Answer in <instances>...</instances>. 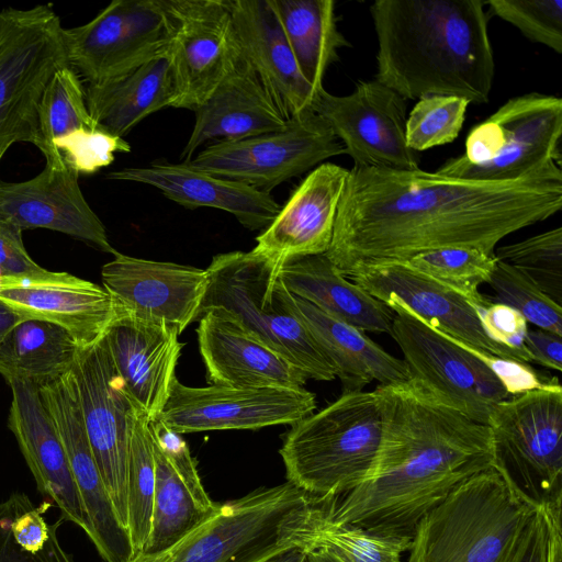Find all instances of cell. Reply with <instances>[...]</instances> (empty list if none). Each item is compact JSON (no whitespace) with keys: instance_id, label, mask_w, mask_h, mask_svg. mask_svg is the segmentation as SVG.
<instances>
[{"instance_id":"8992f818","label":"cell","mask_w":562,"mask_h":562,"mask_svg":"<svg viewBox=\"0 0 562 562\" xmlns=\"http://www.w3.org/2000/svg\"><path fill=\"white\" fill-rule=\"evenodd\" d=\"M281 266L252 250L214 256L206 268L209 284L198 317L221 307L307 379L331 381L336 370L295 314Z\"/></svg>"},{"instance_id":"ba28073f","label":"cell","mask_w":562,"mask_h":562,"mask_svg":"<svg viewBox=\"0 0 562 562\" xmlns=\"http://www.w3.org/2000/svg\"><path fill=\"white\" fill-rule=\"evenodd\" d=\"M531 510L494 469L481 472L422 517L406 562H498Z\"/></svg>"},{"instance_id":"3957f363","label":"cell","mask_w":562,"mask_h":562,"mask_svg":"<svg viewBox=\"0 0 562 562\" xmlns=\"http://www.w3.org/2000/svg\"><path fill=\"white\" fill-rule=\"evenodd\" d=\"M482 0H376L378 82L405 100L451 95L486 103L494 56Z\"/></svg>"},{"instance_id":"9c48e42d","label":"cell","mask_w":562,"mask_h":562,"mask_svg":"<svg viewBox=\"0 0 562 562\" xmlns=\"http://www.w3.org/2000/svg\"><path fill=\"white\" fill-rule=\"evenodd\" d=\"M562 100L538 92L515 97L471 128L464 154L437 173L476 181H509L561 165Z\"/></svg>"},{"instance_id":"7bdbcfd3","label":"cell","mask_w":562,"mask_h":562,"mask_svg":"<svg viewBox=\"0 0 562 562\" xmlns=\"http://www.w3.org/2000/svg\"><path fill=\"white\" fill-rule=\"evenodd\" d=\"M485 4L532 42L562 53V0H490Z\"/></svg>"},{"instance_id":"8d00e7d4","label":"cell","mask_w":562,"mask_h":562,"mask_svg":"<svg viewBox=\"0 0 562 562\" xmlns=\"http://www.w3.org/2000/svg\"><path fill=\"white\" fill-rule=\"evenodd\" d=\"M155 479L149 419L136 406L132 420L127 467V531L134 557L142 553L149 536Z\"/></svg>"},{"instance_id":"bcb514c9","label":"cell","mask_w":562,"mask_h":562,"mask_svg":"<svg viewBox=\"0 0 562 562\" xmlns=\"http://www.w3.org/2000/svg\"><path fill=\"white\" fill-rule=\"evenodd\" d=\"M553 514L543 509L531 510L498 562H548Z\"/></svg>"},{"instance_id":"e575fe53","label":"cell","mask_w":562,"mask_h":562,"mask_svg":"<svg viewBox=\"0 0 562 562\" xmlns=\"http://www.w3.org/2000/svg\"><path fill=\"white\" fill-rule=\"evenodd\" d=\"M80 348L64 328L40 319L19 322L0 342V374L42 385L68 373Z\"/></svg>"},{"instance_id":"f1b7e54d","label":"cell","mask_w":562,"mask_h":562,"mask_svg":"<svg viewBox=\"0 0 562 562\" xmlns=\"http://www.w3.org/2000/svg\"><path fill=\"white\" fill-rule=\"evenodd\" d=\"M106 178L151 186L190 210L205 206L228 212L250 231L268 227L281 207L269 193L201 171L188 162L156 161L146 167H125L109 172Z\"/></svg>"},{"instance_id":"277c9868","label":"cell","mask_w":562,"mask_h":562,"mask_svg":"<svg viewBox=\"0 0 562 562\" xmlns=\"http://www.w3.org/2000/svg\"><path fill=\"white\" fill-rule=\"evenodd\" d=\"M384 431L380 392L342 393L286 434L280 456L288 482L323 502H333L373 475Z\"/></svg>"},{"instance_id":"836d02e7","label":"cell","mask_w":562,"mask_h":562,"mask_svg":"<svg viewBox=\"0 0 562 562\" xmlns=\"http://www.w3.org/2000/svg\"><path fill=\"white\" fill-rule=\"evenodd\" d=\"M274 11L297 67L310 86L319 92L327 68L338 50L349 47L339 32L333 0H268Z\"/></svg>"},{"instance_id":"6da1fadb","label":"cell","mask_w":562,"mask_h":562,"mask_svg":"<svg viewBox=\"0 0 562 562\" xmlns=\"http://www.w3.org/2000/svg\"><path fill=\"white\" fill-rule=\"evenodd\" d=\"M561 207L562 170L555 162L509 181L353 166L326 256L346 277L360 266L402 262L439 248L493 255L504 237Z\"/></svg>"},{"instance_id":"4fadbf2b","label":"cell","mask_w":562,"mask_h":562,"mask_svg":"<svg viewBox=\"0 0 562 562\" xmlns=\"http://www.w3.org/2000/svg\"><path fill=\"white\" fill-rule=\"evenodd\" d=\"M345 154L342 143L315 112L291 117L274 132L238 140H217L188 164L269 193L327 158Z\"/></svg>"},{"instance_id":"f907efd6","label":"cell","mask_w":562,"mask_h":562,"mask_svg":"<svg viewBox=\"0 0 562 562\" xmlns=\"http://www.w3.org/2000/svg\"><path fill=\"white\" fill-rule=\"evenodd\" d=\"M525 349L531 360L552 370H562V336L540 328L528 329Z\"/></svg>"},{"instance_id":"484cf974","label":"cell","mask_w":562,"mask_h":562,"mask_svg":"<svg viewBox=\"0 0 562 562\" xmlns=\"http://www.w3.org/2000/svg\"><path fill=\"white\" fill-rule=\"evenodd\" d=\"M196 321L199 350L212 385L301 389L308 380L225 310L211 307Z\"/></svg>"},{"instance_id":"db71d44e","label":"cell","mask_w":562,"mask_h":562,"mask_svg":"<svg viewBox=\"0 0 562 562\" xmlns=\"http://www.w3.org/2000/svg\"><path fill=\"white\" fill-rule=\"evenodd\" d=\"M22 319L13 310L0 301V342Z\"/></svg>"},{"instance_id":"ffe728a7","label":"cell","mask_w":562,"mask_h":562,"mask_svg":"<svg viewBox=\"0 0 562 562\" xmlns=\"http://www.w3.org/2000/svg\"><path fill=\"white\" fill-rule=\"evenodd\" d=\"M104 289L126 314L175 327L196 321L209 284L206 269L117 252L101 270Z\"/></svg>"},{"instance_id":"60d3db41","label":"cell","mask_w":562,"mask_h":562,"mask_svg":"<svg viewBox=\"0 0 562 562\" xmlns=\"http://www.w3.org/2000/svg\"><path fill=\"white\" fill-rule=\"evenodd\" d=\"M495 293V303L516 310L527 323L562 336V307L546 295L529 278L496 259L487 282Z\"/></svg>"},{"instance_id":"30bf717a","label":"cell","mask_w":562,"mask_h":562,"mask_svg":"<svg viewBox=\"0 0 562 562\" xmlns=\"http://www.w3.org/2000/svg\"><path fill=\"white\" fill-rule=\"evenodd\" d=\"M65 66L64 27L50 4L0 11V161L15 143L37 145L40 99Z\"/></svg>"},{"instance_id":"d4e9b609","label":"cell","mask_w":562,"mask_h":562,"mask_svg":"<svg viewBox=\"0 0 562 562\" xmlns=\"http://www.w3.org/2000/svg\"><path fill=\"white\" fill-rule=\"evenodd\" d=\"M348 173V169L331 162L314 168L256 238L252 251L280 265L326 254Z\"/></svg>"},{"instance_id":"8fae6325","label":"cell","mask_w":562,"mask_h":562,"mask_svg":"<svg viewBox=\"0 0 562 562\" xmlns=\"http://www.w3.org/2000/svg\"><path fill=\"white\" fill-rule=\"evenodd\" d=\"M382 303L395 313L390 335L404 356L411 382L472 420L487 425L494 408L510 397L502 382L398 299L390 296Z\"/></svg>"},{"instance_id":"d6a6232c","label":"cell","mask_w":562,"mask_h":562,"mask_svg":"<svg viewBox=\"0 0 562 562\" xmlns=\"http://www.w3.org/2000/svg\"><path fill=\"white\" fill-rule=\"evenodd\" d=\"M178 93L168 56L105 85H88L86 102L99 128L123 137L148 115L175 106Z\"/></svg>"},{"instance_id":"7dc6e473","label":"cell","mask_w":562,"mask_h":562,"mask_svg":"<svg viewBox=\"0 0 562 562\" xmlns=\"http://www.w3.org/2000/svg\"><path fill=\"white\" fill-rule=\"evenodd\" d=\"M472 306L488 338L519 353L526 363L531 362L524 346L528 323L521 314L508 305L486 299Z\"/></svg>"},{"instance_id":"d6986e66","label":"cell","mask_w":562,"mask_h":562,"mask_svg":"<svg viewBox=\"0 0 562 562\" xmlns=\"http://www.w3.org/2000/svg\"><path fill=\"white\" fill-rule=\"evenodd\" d=\"M0 301L21 318L55 324L80 350L100 342L125 310L104 289L67 272L23 279L0 276Z\"/></svg>"},{"instance_id":"4dcf8cb0","label":"cell","mask_w":562,"mask_h":562,"mask_svg":"<svg viewBox=\"0 0 562 562\" xmlns=\"http://www.w3.org/2000/svg\"><path fill=\"white\" fill-rule=\"evenodd\" d=\"M293 310L333 363L342 393L363 391L373 381L380 385L411 381L405 362L386 352L363 330L295 295Z\"/></svg>"},{"instance_id":"ee69618b","label":"cell","mask_w":562,"mask_h":562,"mask_svg":"<svg viewBox=\"0 0 562 562\" xmlns=\"http://www.w3.org/2000/svg\"><path fill=\"white\" fill-rule=\"evenodd\" d=\"M55 154L78 175H92L114 161L115 153L131 151L123 137L101 128H80L53 142Z\"/></svg>"},{"instance_id":"c3c4849f","label":"cell","mask_w":562,"mask_h":562,"mask_svg":"<svg viewBox=\"0 0 562 562\" xmlns=\"http://www.w3.org/2000/svg\"><path fill=\"white\" fill-rule=\"evenodd\" d=\"M22 229L0 221V276L11 278H43L50 271L38 266L27 254Z\"/></svg>"},{"instance_id":"11a10c76","label":"cell","mask_w":562,"mask_h":562,"mask_svg":"<svg viewBox=\"0 0 562 562\" xmlns=\"http://www.w3.org/2000/svg\"><path fill=\"white\" fill-rule=\"evenodd\" d=\"M304 562H344L340 558H338L333 552L326 549H311L306 553V558Z\"/></svg>"},{"instance_id":"7402d4cb","label":"cell","mask_w":562,"mask_h":562,"mask_svg":"<svg viewBox=\"0 0 562 562\" xmlns=\"http://www.w3.org/2000/svg\"><path fill=\"white\" fill-rule=\"evenodd\" d=\"M0 221L22 231H56L101 251L117 254L82 194L79 175L64 162L46 164L38 175L25 181H0Z\"/></svg>"},{"instance_id":"7a4b0ae2","label":"cell","mask_w":562,"mask_h":562,"mask_svg":"<svg viewBox=\"0 0 562 562\" xmlns=\"http://www.w3.org/2000/svg\"><path fill=\"white\" fill-rule=\"evenodd\" d=\"M384 431L372 477L331 503L326 518L412 538L430 509L472 476L493 469L487 425L414 384L378 385Z\"/></svg>"},{"instance_id":"44dd1931","label":"cell","mask_w":562,"mask_h":562,"mask_svg":"<svg viewBox=\"0 0 562 562\" xmlns=\"http://www.w3.org/2000/svg\"><path fill=\"white\" fill-rule=\"evenodd\" d=\"M149 428L156 479L150 531L142 555L169 549L211 519L221 506L204 490L196 462L181 435L159 419L149 422Z\"/></svg>"},{"instance_id":"7c38bea8","label":"cell","mask_w":562,"mask_h":562,"mask_svg":"<svg viewBox=\"0 0 562 562\" xmlns=\"http://www.w3.org/2000/svg\"><path fill=\"white\" fill-rule=\"evenodd\" d=\"M170 25L162 0H113L91 21L64 29L69 66L88 85H105L168 56Z\"/></svg>"},{"instance_id":"f35d334b","label":"cell","mask_w":562,"mask_h":562,"mask_svg":"<svg viewBox=\"0 0 562 562\" xmlns=\"http://www.w3.org/2000/svg\"><path fill=\"white\" fill-rule=\"evenodd\" d=\"M503 261L529 278L557 304L562 303V227L549 229L494 251Z\"/></svg>"},{"instance_id":"2e32d148","label":"cell","mask_w":562,"mask_h":562,"mask_svg":"<svg viewBox=\"0 0 562 562\" xmlns=\"http://www.w3.org/2000/svg\"><path fill=\"white\" fill-rule=\"evenodd\" d=\"M315 408V394L304 387H193L176 376L158 419L182 435L294 425Z\"/></svg>"},{"instance_id":"603a6c76","label":"cell","mask_w":562,"mask_h":562,"mask_svg":"<svg viewBox=\"0 0 562 562\" xmlns=\"http://www.w3.org/2000/svg\"><path fill=\"white\" fill-rule=\"evenodd\" d=\"M346 277L380 302L394 296L428 325L495 356L526 363L484 333L470 301L403 262L355 268Z\"/></svg>"},{"instance_id":"816d5d0a","label":"cell","mask_w":562,"mask_h":562,"mask_svg":"<svg viewBox=\"0 0 562 562\" xmlns=\"http://www.w3.org/2000/svg\"><path fill=\"white\" fill-rule=\"evenodd\" d=\"M548 562H562L561 513L552 515V530Z\"/></svg>"},{"instance_id":"681fc988","label":"cell","mask_w":562,"mask_h":562,"mask_svg":"<svg viewBox=\"0 0 562 562\" xmlns=\"http://www.w3.org/2000/svg\"><path fill=\"white\" fill-rule=\"evenodd\" d=\"M50 506L49 502H44L38 507L31 504L22 509L12 521L13 539L20 548L31 554L42 551L49 539L50 528L44 514Z\"/></svg>"},{"instance_id":"5b68a950","label":"cell","mask_w":562,"mask_h":562,"mask_svg":"<svg viewBox=\"0 0 562 562\" xmlns=\"http://www.w3.org/2000/svg\"><path fill=\"white\" fill-rule=\"evenodd\" d=\"M327 503L290 482L257 488L221 504L206 522L169 549L155 555H135L130 562H235L276 554L302 546L326 515Z\"/></svg>"},{"instance_id":"74e56055","label":"cell","mask_w":562,"mask_h":562,"mask_svg":"<svg viewBox=\"0 0 562 562\" xmlns=\"http://www.w3.org/2000/svg\"><path fill=\"white\" fill-rule=\"evenodd\" d=\"M402 262L477 304L485 301L479 286L488 282L496 259L494 254L475 248L448 247L424 251Z\"/></svg>"},{"instance_id":"83f0119b","label":"cell","mask_w":562,"mask_h":562,"mask_svg":"<svg viewBox=\"0 0 562 562\" xmlns=\"http://www.w3.org/2000/svg\"><path fill=\"white\" fill-rule=\"evenodd\" d=\"M179 335L175 327L126 314L104 337L127 394L149 422L159 418L176 378L183 347Z\"/></svg>"},{"instance_id":"52a82bcc","label":"cell","mask_w":562,"mask_h":562,"mask_svg":"<svg viewBox=\"0 0 562 562\" xmlns=\"http://www.w3.org/2000/svg\"><path fill=\"white\" fill-rule=\"evenodd\" d=\"M493 469L531 509H562V387L551 384L499 403L487 423Z\"/></svg>"},{"instance_id":"d590c367","label":"cell","mask_w":562,"mask_h":562,"mask_svg":"<svg viewBox=\"0 0 562 562\" xmlns=\"http://www.w3.org/2000/svg\"><path fill=\"white\" fill-rule=\"evenodd\" d=\"M80 128H99L91 119L86 89L70 67L58 69L47 82L37 106L38 142L36 147L46 164L64 162L53 149V142Z\"/></svg>"},{"instance_id":"9a60e30c","label":"cell","mask_w":562,"mask_h":562,"mask_svg":"<svg viewBox=\"0 0 562 562\" xmlns=\"http://www.w3.org/2000/svg\"><path fill=\"white\" fill-rule=\"evenodd\" d=\"M406 100L378 82L361 81L348 95L322 89L313 111L342 143L355 167L419 169V155L406 143Z\"/></svg>"},{"instance_id":"e0dca14e","label":"cell","mask_w":562,"mask_h":562,"mask_svg":"<svg viewBox=\"0 0 562 562\" xmlns=\"http://www.w3.org/2000/svg\"><path fill=\"white\" fill-rule=\"evenodd\" d=\"M171 42L168 58L178 98L195 111L229 71L236 50L225 0H162Z\"/></svg>"},{"instance_id":"f6af8a7d","label":"cell","mask_w":562,"mask_h":562,"mask_svg":"<svg viewBox=\"0 0 562 562\" xmlns=\"http://www.w3.org/2000/svg\"><path fill=\"white\" fill-rule=\"evenodd\" d=\"M31 504L23 493H14L0 503V562H74L57 536L60 524L65 521L61 518L49 525V539L42 551L31 554L18 546L11 531L12 521Z\"/></svg>"},{"instance_id":"5bb4252c","label":"cell","mask_w":562,"mask_h":562,"mask_svg":"<svg viewBox=\"0 0 562 562\" xmlns=\"http://www.w3.org/2000/svg\"><path fill=\"white\" fill-rule=\"evenodd\" d=\"M71 374L94 460L117 518L127 530V467L136 405L114 367L104 338L79 351Z\"/></svg>"},{"instance_id":"f5cc1de1","label":"cell","mask_w":562,"mask_h":562,"mask_svg":"<svg viewBox=\"0 0 562 562\" xmlns=\"http://www.w3.org/2000/svg\"><path fill=\"white\" fill-rule=\"evenodd\" d=\"M308 550V548L302 546L290 547L265 562H304Z\"/></svg>"},{"instance_id":"1f68e13d","label":"cell","mask_w":562,"mask_h":562,"mask_svg":"<svg viewBox=\"0 0 562 562\" xmlns=\"http://www.w3.org/2000/svg\"><path fill=\"white\" fill-rule=\"evenodd\" d=\"M293 295L363 331L391 334L392 311L349 281L326 254L294 258L280 268Z\"/></svg>"},{"instance_id":"4316f807","label":"cell","mask_w":562,"mask_h":562,"mask_svg":"<svg viewBox=\"0 0 562 562\" xmlns=\"http://www.w3.org/2000/svg\"><path fill=\"white\" fill-rule=\"evenodd\" d=\"M12 391L8 426L36 481L37 488L47 495L71 521L86 533L88 524L70 471L68 459L40 395L38 385L21 379L7 381Z\"/></svg>"},{"instance_id":"ac0fdd59","label":"cell","mask_w":562,"mask_h":562,"mask_svg":"<svg viewBox=\"0 0 562 562\" xmlns=\"http://www.w3.org/2000/svg\"><path fill=\"white\" fill-rule=\"evenodd\" d=\"M38 390L64 446L88 537L105 562H130L134 558L130 536L117 518L94 460L71 371L38 385Z\"/></svg>"},{"instance_id":"b9f144b4","label":"cell","mask_w":562,"mask_h":562,"mask_svg":"<svg viewBox=\"0 0 562 562\" xmlns=\"http://www.w3.org/2000/svg\"><path fill=\"white\" fill-rule=\"evenodd\" d=\"M469 103L451 95L418 100L406 119L408 147L418 153L453 142L462 128Z\"/></svg>"},{"instance_id":"ab89813d","label":"cell","mask_w":562,"mask_h":562,"mask_svg":"<svg viewBox=\"0 0 562 562\" xmlns=\"http://www.w3.org/2000/svg\"><path fill=\"white\" fill-rule=\"evenodd\" d=\"M327 513V512H326ZM412 538L390 537L326 518L317 522L311 537V549H326L344 562H401Z\"/></svg>"},{"instance_id":"cb8c5ba5","label":"cell","mask_w":562,"mask_h":562,"mask_svg":"<svg viewBox=\"0 0 562 562\" xmlns=\"http://www.w3.org/2000/svg\"><path fill=\"white\" fill-rule=\"evenodd\" d=\"M237 55L255 71L284 116L314 112L317 98L302 76L268 0H225Z\"/></svg>"},{"instance_id":"f546056e","label":"cell","mask_w":562,"mask_h":562,"mask_svg":"<svg viewBox=\"0 0 562 562\" xmlns=\"http://www.w3.org/2000/svg\"><path fill=\"white\" fill-rule=\"evenodd\" d=\"M192 133L181 153L189 162L204 143L238 140L282 128L288 119L255 71L237 55L211 95L195 110Z\"/></svg>"}]
</instances>
